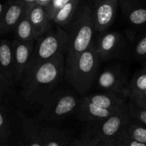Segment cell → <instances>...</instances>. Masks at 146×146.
I'll return each instance as SVG.
<instances>
[{"instance_id":"cell-1","label":"cell","mask_w":146,"mask_h":146,"mask_svg":"<svg viewBox=\"0 0 146 146\" xmlns=\"http://www.w3.org/2000/svg\"><path fill=\"white\" fill-rule=\"evenodd\" d=\"M65 54H59L27 73L22 80L21 98L32 105L44 106L65 75Z\"/></svg>"},{"instance_id":"cell-2","label":"cell","mask_w":146,"mask_h":146,"mask_svg":"<svg viewBox=\"0 0 146 146\" xmlns=\"http://www.w3.org/2000/svg\"><path fill=\"white\" fill-rule=\"evenodd\" d=\"M101 62L94 40L88 50L66 64V77L81 97L86 96L96 81Z\"/></svg>"},{"instance_id":"cell-3","label":"cell","mask_w":146,"mask_h":146,"mask_svg":"<svg viewBox=\"0 0 146 146\" xmlns=\"http://www.w3.org/2000/svg\"><path fill=\"white\" fill-rule=\"evenodd\" d=\"M125 94L98 92L81 97L76 111L78 118L88 124L103 121L128 104Z\"/></svg>"},{"instance_id":"cell-4","label":"cell","mask_w":146,"mask_h":146,"mask_svg":"<svg viewBox=\"0 0 146 146\" xmlns=\"http://www.w3.org/2000/svg\"><path fill=\"white\" fill-rule=\"evenodd\" d=\"M68 35V48L66 64L74 61L77 56L88 50L94 41L96 31L93 19L91 1H83L78 14L71 25L64 29Z\"/></svg>"},{"instance_id":"cell-5","label":"cell","mask_w":146,"mask_h":146,"mask_svg":"<svg viewBox=\"0 0 146 146\" xmlns=\"http://www.w3.org/2000/svg\"><path fill=\"white\" fill-rule=\"evenodd\" d=\"M80 98L70 91L58 90L49 96L42 110L34 118L39 128L54 126L53 124L63 121L64 118L76 112Z\"/></svg>"},{"instance_id":"cell-6","label":"cell","mask_w":146,"mask_h":146,"mask_svg":"<svg viewBox=\"0 0 146 146\" xmlns=\"http://www.w3.org/2000/svg\"><path fill=\"white\" fill-rule=\"evenodd\" d=\"M68 48V35L66 31L57 25L53 27L48 33L36 41L26 74L58 54L66 55Z\"/></svg>"},{"instance_id":"cell-7","label":"cell","mask_w":146,"mask_h":146,"mask_svg":"<svg viewBox=\"0 0 146 146\" xmlns=\"http://www.w3.org/2000/svg\"><path fill=\"white\" fill-rule=\"evenodd\" d=\"M95 42L102 61L130 62L133 58V44L123 33L117 31L99 33Z\"/></svg>"},{"instance_id":"cell-8","label":"cell","mask_w":146,"mask_h":146,"mask_svg":"<svg viewBox=\"0 0 146 146\" xmlns=\"http://www.w3.org/2000/svg\"><path fill=\"white\" fill-rule=\"evenodd\" d=\"M132 117L127 104L123 109L99 123L88 124V130L85 135L93 138H114L122 131Z\"/></svg>"},{"instance_id":"cell-9","label":"cell","mask_w":146,"mask_h":146,"mask_svg":"<svg viewBox=\"0 0 146 146\" xmlns=\"http://www.w3.org/2000/svg\"><path fill=\"white\" fill-rule=\"evenodd\" d=\"M129 82L126 67L123 64H116L99 74L95 84L101 92L125 94Z\"/></svg>"},{"instance_id":"cell-10","label":"cell","mask_w":146,"mask_h":146,"mask_svg":"<svg viewBox=\"0 0 146 146\" xmlns=\"http://www.w3.org/2000/svg\"><path fill=\"white\" fill-rule=\"evenodd\" d=\"M119 0H95L91 1L93 19L96 31H108L116 19Z\"/></svg>"},{"instance_id":"cell-11","label":"cell","mask_w":146,"mask_h":146,"mask_svg":"<svg viewBox=\"0 0 146 146\" xmlns=\"http://www.w3.org/2000/svg\"><path fill=\"white\" fill-rule=\"evenodd\" d=\"M19 110L11 107L7 99L1 100L0 145L9 146L15 138L19 121Z\"/></svg>"},{"instance_id":"cell-12","label":"cell","mask_w":146,"mask_h":146,"mask_svg":"<svg viewBox=\"0 0 146 146\" xmlns=\"http://www.w3.org/2000/svg\"><path fill=\"white\" fill-rule=\"evenodd\" d=\"M17 146H44L40 128L34 118L19 112V121L15 135Z\"/></svg>"},{"instance_id":"cell-13","label":"cell","mask_w":146,"mask_h":146,"mask_svg":"<svg viewBox=\"0 0 146 146\" xmlns=\"http://www.w3.org/2000/svg\"><path fill=\"white\" fill-rule=\"evenodd\" d=\"M14 74L15 84H21L26 74L36 41L28 43H22L14 40Z\"/></svg>"},{"instance_id":"cell-14","label":"cell","mask_w":146,"mask_h":146,"mask_svg":"<svg viewBox=\"0 0 146 146\" xmlns=\"http://www.w3.org/2000/svg\"><path fill=\"white\" fill-rule=\"evenodd\" d=\"M124 18L132 29L137 31L146 28V4L140 0H119Z\"/></svg>"},{"instance_id":"cell-15","label":"cell","mask_w":146,"mask_h":146,"mask_svg":"<svg viewBox=\"0 0 146 146\" xmlns=\"http://www.w3.org/2000/svg\"><path fill=\"white\" fill-rule=\"evenodd\" d=\"M25 3L36 41L53 28L54 23L48 19L45 9L37 5L35 0H25Z\"/></svg>"},{"instance_id":"cell-16","label":"cell","mask_w":146,"mask_h":146,"mask_svg":"<svg viewBox=\"0 0 146 146\" xmlns=\"http://www.w3.org/2000/svg\"><path fill=\"white\" fill-rule=\"evenodd\" d=\"M27 9L25 0L9 1L7 11L0 18V34L5 35L14 31L15 27L24 17Z\"/></svg>"},{"instance_id":"cell-17","label":"cell","mask_w":146,"mask_h":146,"mask_svg":"<svg viewBox=\"0 0 146 146\" xmlns=\"http://www.w3.org/2000/svg\"><path fill=\"white\" fill-rule=\"evenodd\" d=\"M0 77H3L15 84L14 74L13 41L7 38L3 39L0 45Z\"/></svg>"},{"instance_id":"cell-18","label":"cell","mask_w":146,"mask_h":146,"mask_svg":"<svg viewBox=\"0 0 146 146\" xmlns=\"http://www.w3.org/2000/svg\"><path fill=\"white\" fill-rule=\"evenodd\" d=\"M44 146H68L70 137L66 130L56 126L40 128Z\"/></svg>"},{"instance_id":"cell-19","label":"cell","mask_w":146,"mask_h":146,"mask_svg":"<svg viewBox=\"0 0 146 146\" xmlns=\"http://www.w3.org/2000/svg\"><path fill=\"white\" fill-rule=\"evenodd\" d=\"M82 1L81 0H69L56 15L53 23L64 29L68 28L78 14Z\"/></svg>"},{"instance_id":"cell-20","label":"cell","mask_w":146,"mask_h":146,"mask_svg":"<svg viewBox=\"0 0 146 146\" xmlns=\"http://www.w3.org/2000/svg\"><path fill=\"white\" fill-rule=\"evenodd\" d=\"M14 37H15L14 40L17 41L28 43L36 41L34 29H33V27L31 25L29 18L27 9H26V12L24 17L20 20V21L14 29Z\"/></svg>"},{"instance_id":"cell-21","label":"cell","mask_w":146,"mask_h":146,"mask_svg":"<svg viewBox=\"0 0 146 146\" xmlns=\"http://www.w3.org/2000/svg\"><path fill=\"white\" fill-rule=\"evenodd\" d=\"M146 90V70L143 68L135 73L130 81L125 90V94L128 99L141 94Z\"/></svg>"},{"instance_id":"cell-22","label":"cell","mask_w":146,"mask_h":146,"mask_svg":"<svg viewBox=\"0 0 146 146\" xmlns=\"http://www.w3.org/2000/svg\"><path fill=\"white\" fill-rule=\"evenodd\" d=\"M126 133L135 141L146 144V126L132 118L124 128Z\"/></svg>"},{"instance_id":"cell-23","label":"cell","mask_w":146,"mask_h":146,"mask_svg":"<svg viewBox=\"0 0 146 146\" xmlns=\"http://www.w3.org/2000/svg\"><path fill=\"white\" fill-rule=\"evenodd\" d=\"M133 58L135 61H144L146 58V28L137 35L133 46Z\"/></svg>"},{"instance_id":"cell-24","label":"cell","mask_w":146,"mask_h":146,"mask_svg":"<svg viewBox=\"0 0 146 146\" xmlns=\"http://www.w3.org/2000/svg\"><path fill=\"white\" fill-rule=\"evenodd\" d=\"M128 106L131 117L146 126V108L138 106L131 101H128Z\"/></svg>"},{"instance_id":"cell-25","label":"cell","mask_w":146,"mask_h":146,"mask_svg":"<svg viewBox=\"0 0 146 146\" xmlns=\"http://www.w3.org/2000/svg\"><path fill=\"white\" fill-rule=\"evenodd\" d=\"M69 0H51L49 4L45 7L48 19L53 21L54 17L61 10V9L68 2Z\"/></svg>"},{"instance_id":"cell-26","label":"cell","mask_w":146,"mask_h":146,"mask_svg":"<svg viewBox=\"0 0 146 146\" xmlns=\"http://www.w3.org/2000/svg\"><path fill=\"white\" fill-rule=\"evenodd\" d=\"M113 139L118 146H146V144L141 143L131 138L126 133L124 128L117 134Z\"/></svg>"},{"instance_id":"cell-27","label":"cell","mask_w":146,"mask_h":146,"mask_svg":"<svg viewBox=\"0 0 146 146\" xmlns=\"http://www.w3.org/2000/svg\"><path fill=\"white\" fill-rule=\"evenodd\" d=\"M90 138L92 141L93 146H118L113 138Z\"/></svg>"},{"instance_id":"cell-28","label":"cell","mask_w":146,"mask_h":146,"mask_svg":"<svg viewBox=\"0 0 146 146\" xmlns=\"http://www.w3.org/2000/svg\"><path fill=\"white\" fill-rule=\"evenodd\" d=\"M68 146H93L92 141L87 135H84L81 139H73Z\"/></svg>"},{"instance_id":"cell-29","label":"cell","mask_w":146,"mask_h":146,"mask_svg":"<svg viewBox=\"0 0 146 146\" xmlns=\"http://www.w3.org/2000/svg\"><path fill=\"white\" fill-rule=\"evenodd\" d=\"M128 101H131L138 105V106L146 108V90L141 94H138L136 96L131 97L128 99Z\"/></svg>"},{"instance_id":"cell-30","label":"cell","mask_w":146,"mask_h":146,"mask_svg":"<svg viewBox=\"0 0 146 146\" xmlns=\"http://www.w3.org/2000/svg\"><path fill=\"white\" fill-rule=\"evenodd\" d=\"M145 67H144V68H146V58H145Z\"/></svg>"},{"instance_id":"cell-31","label":"cell","mask_w":146,"mask_h":146,"mask_svg":"<svg viewBox=\"0 0 146 146\" xmlns=\"http://www.w3.org/2000/svg\"><path fill=\"white\" fill-rule=\"evenodd\" d=\"M145 68V70H146V68Z\"/></svg>"}]
</instances>
